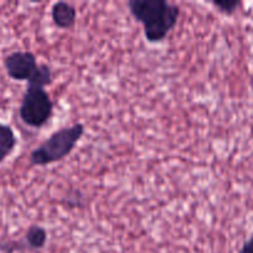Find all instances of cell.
I'll return each instance as SVG.
<instances>
[{
	"instance_id": "cell-6",
	"label": "cell",
	"mask_w": 253,
	"mask_h": 253,
	"mask_svg": "<svg viewBox=\"0 0 253 253\" xmlns=\"http://www.w3.org/2000/svg\"><path fill=\"white\" fill-rule=\"evenodd\" d=\"M51 16L54 25L59 29H71L76 24L77 10L66 1H57L52 5Z\"/></svg>"
},
{
	"instance_id": "cell-4",
	"label": "cell",
	"mask_w": 253,
	"mask_h": 253,
	"mask_svg": "<svg viewBox=\"0 0 253 253\" xmlns=\"http://www.w3.org/2000/svg\"><path fill=\"white\" fill-rule=\"evenodd\" d=\"M7 76L14 81H29L37 68V59L30 51H15L7 54L2 61Z\"/></svg>"
},
{
	"instance_id": "cell-2",
	"label": "cell",
	"mask_w": 253,
	"mask_h": 253,
	"mask_svg": "<svg viewBox=\"0 0 253 253\" xmlns=\"http://www.w3.org/2000/svg\"><path fill=\"white\" fill-rule=\"evenodd\" d=\"M84 131L85 127L81 123L59 128L30 153V163L42 167L59 162L74 150L78 141L84 135Z\"/></svg>"
},
{
	"instance_id": "cell-10",
	"label": "cell",
	"mask_w": 253,
	"mask_h": 253,
	"mask_svg": "<svg viewBox=\"0 0 253 253\" xmlns=\"http://www.w3.org/2000/svg\"><path fill=\"white\" fill-rule=\"evenodd\" d=\"M239 253H253V235L242 245Z\"/></svg>"
},
{
	"instance_id": "cell-5",
	"label": "cell",
	"mask_w": 253,
	"mask_h": 253,
	"mask_svg": "<svg viewBox=\"0 0 253 253\" xmlns=\"http://www.w3.org/2000/svg\"><path fill=\"white\" fill-rule=\"evenodd\" d=\"M47 241V231L39 225H31L21 240L10 241L11 252L36 251L43 249Z\"/></svg>"
},
{
	"instance_id": "cell-1",
	"label": "cell",
	"mask_w": 253,
	"mask_h": 253,
	"mask_svg": "<svg viewBox=\"0 0 253 253\" xmlns=\"http://www.w3.org/2000/svg\"><path fill=\"white\" fill-rule=\"evenodd\" d=\"M127 7L136 21L143 25L150 43H158L177 25L180 9L166 0H128Z\"/></svg>"
},
{
	"instance_id": "cell-7",
	"label": "cell",
	"mask_w": 253,
	"mask_h": 253,
	"mask_svg": "<svg viewBox=\"0 0 253 253\" xmlns=\"http://www.w3.org/2000/svg\"><path fill=\"white\" fill-rule=\"evenodd\" d=\"M16 142L14 130L9 125L0 123V163L14 151Z\"/></svg>"
},
{
	"instance_id": "cell-8",
	"label": "cell",
	"mask_w": 253,
	"mask_h": 253,
	"mask_svg": "<svg viewBox=\"0 0 253 253\" xmlns=\"http://www.w3.org/2000/svg\"><path fill=\"white\" fill-rule=\"evenodd\" d=\"M52 83V71L47 64H39L32 76L27 81L29 86L44 88Z\"/></svg>"
},
{
	"instance_id": "cell-3",
	"label": "cell",
	"mask_w": 253,
	"mask_h": 253,
	"mask_svg": "<svg viewBox=\"0 0 253 253\" xmlns=\"http://www.w3.org/2000/svg\"><path fill=\"white\" fill-rule=\"evenodd\" d=\"M53 103L44 88L27 85L19 109L22 123L30 127L40 128L51 119Z\"/></svg>"
},
{
	"instance_id": "cell-9",
	"label": "cell",
	"mask_w": 253,
	"mask_h": 253,
	"mask_svg": "<svg viewBox=\"0 0 253 253\" xmlns=\"http://www.w3.org/2000/svg\"><path fill=\"white\" fill-rule=\"evenodd\" d=\"M212 5L217 7L220 12L225 15H232L237 10V7L241 5L239 0H214Z\"/></svg>"
}]
</instances>
